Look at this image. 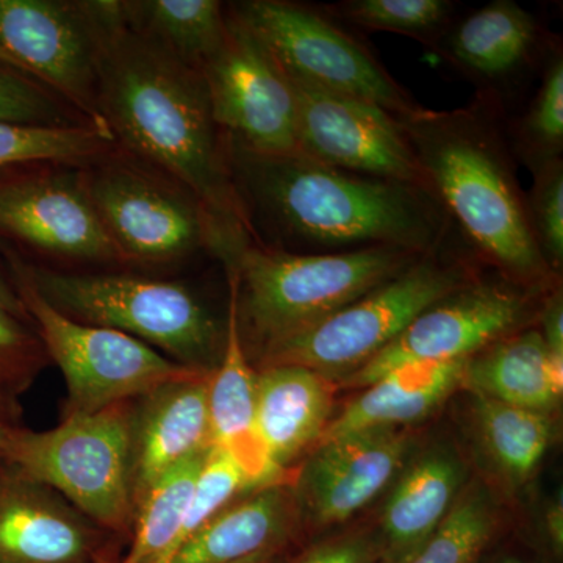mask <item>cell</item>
Masks as SVG:
<instances>
[{"label": "cell", "instance_id": "obj_27", "mask_svg": "<svg viewBox=\"0 0 563 563\" xmlns=\"http://www.w3.org/2000/svg\"><path fill=\"white\" fill-rule=\"evenodd\" d=\"M474 396V415L488 454L514 483L529 479L553 444L554 424L550 413Z\"/></svg>", "mask_w": 563, "mask_h": 563}, {"label": "cell", "instance_id": "obj_36", "mask_svg": "<svg viewBox=\"0 0 563 563\" xmlns=\"http://www.w3.org/2000/svg\"><path fill=\"white\" fill-rule=\"evenodd\" d=\"M383 555V540L369 533H351L314 544L292 563H374Z\"/></svg>", "mask_w": 563, "mask_h": 563}, {"label": "cell", "instance_id": "obj_41", "mask_svg": "<svg viewBox=\"0 0 563 563\" xmlns=\"http://www.w3.org/2000/svg\"><path fill=\"white\" fill-rule=\"evenodd\" d=\"M277 551L279 550L262 551V553L251 555V558H246L243 559V561L233 563H274V559H276Z\"/></svg>", "mask_w": 563, "mask_h": 563}, {"label": "cell", "instance_id": "obj_44", "mask_svg": "<svg viewBox=\"0 0 563 563\" xmlns=\"http://www.w3.org/2000/svg\"><path fill=\"white\" fill-rule=\"evenodd\" d=\"M7 433H9V431L0 428V457H2L3 454V446H5Z\"/></svg>", "mask_w": 563, "mask_h": 563}, {"label": "cell", "instance_id": "obj_35", "mask_svg": "<svg viewBox=\"0 0 563 563\" xmlns=\"http://www.w3.org/2000/svg\"><path fill=\"white\" fill-rule=\"evenodd\" d=\"M0 122L44 128L84 125L68 120L52 91L29 79L27 74L11 68H0Z\"/></svg>", "mask_w": 563, "mask_h": 563}, {"label": "cell", "instance_id": "obj_19", "mask_svg": "<svg viewBox=\"0 0 563 563\" xmlns=\"http://www.w3.org/2000/svg\"><path fill=\"white\" fill-rule=\"evenodd\" d=\"M331 380L299 365L255 373V435L276 472L317 446L331 422Z\"/></svg>", "mask_w": 563, "mask_h": 563}, {"label": "cell", "instance_id": "obj_45", "mask_svg": "<svg viewBox=\"0 0 563 563\" xmlns=\"http://www.w3.org/2000/svg\"><path fill=\"white\" fill-rule=\"evenodd\" d=\"M501 563H525L523 561H518V559H506Z\"/></svg>", "mask_w": 563, "mask_h": 563}, {"label": "cell", "instance_id": "obj_34", "mask_svg": "<svg viewBox=\"0 0 563 563\" xmlns=\"http://www.w3.org/2000/svg\"><path fill=\"white\" fill-rule=\"evenodd\" d=\"M531 192H526L529 222L548 269L555 277L563 268V158L533 169Z\"/></svg>", "mask_w": 563, "mask_h": 563}, {"label": "cell", "instance_id": "obj_3", "mask_svg": "<svg viewBox=\"0 0 563 563\" xmlns=\"http://www.w3.org/2000/svg\"><path fill=\"white\" fill-rule=\"evenodd\" d=\"M429 191L477 261L528 287H553L529 222L506 109L487 96L454 110L396 117Z\"/></svg>", "mask_w": 563, "mask_h": 563}, {"label": "cell", "instance_id": "obj_39", "mask_svg": "<svg viewBox=\"0 0 563 563\" xmlns=\"http://www.w3.org/2000/svg\"><path fill=\"white\" fill-rule=\"evenodd\" d=\"M547 536L550 540L551 548H553L555 555H562L563 550V504L562 498L555 501L553 506L548 509L547 518Z\"/></svg>", "mask_w": 563, "mask_h": 563}, {"label": "cell", "instance_id": "obj_38", "mask_svg": "<svg viewBox=\"0 0 563 563\" xmlns=\"http://www.w3.org/2000/svg\"><path fill=\"white\" fill-rule=\"evenodd\" d=\"M539 320L542 325L537 329L542 333L548 351L555 361L563 362V302L562 291L558 290V285L548 291Z\"/></svg>", "mask_w": 563, "mask_h": 563}, {"label": "cell", "instance_id": "obj_5", "mask_svg": "<svg viewBox=\"0 0 563 563\" xmlns=\"http://www.w3.org/2000/svg\"><path fill=\"white\" fill-rule=\"evenodd\" d=\"M457 231L435 250L426 252L398 276L384 282L357 301L324 320L269 344L261 365H299L331 383H343L373 361L433 302L462 287L477 274L476 255Z\"/></svg>", "mask_w": 563, "mask_h": 563}, {"label": "cell", "instance_id": "obj_31", "mask_svg": "<svg viewBox=\"0 0 563 563\" xmlns=\"http://www.w3.org/2000/svg\"><path fill=\"white\" fill-rule=\"evenodd\" d=\"M95 125L44 128L0 122V168L35 162H80L102 155L114 143Z\"/></svg>", "mask_w": 563, "mask_h": 563}, {"label": "cell", "instance_id": "obj_24", "mask_svg": "<svg viewBox=\"0 0 563 563\" xmlns=\"http://www.w3.org/2000/svg\"><path fill=\"white\" fill-rule=\"evenodd\" d=\"M463 479L461 459L448 450L428 451L404 466L384 507V555L417 553L454 506Z\"/></svg>", "mask_w": 563, "mask_h": 563}, {"label": "cell", "instance_id": "obj_14", "mask_svg": "<svg viewBox=\"0 0 563 563\" xmlns=\"http://www.w3.org/2000/svg\"><path fill=\"white\" fill-rule=\"evenodd\" d=\"M288 79L298 107L299 154L344 172L428 188L401 124L390 111Z\"/></svg>", "mask_w": 563, "mask_h": 563}, {"label": "cell", "instance_id": "obj_15", "mask_svg": "<svg viewBox=\"0 0 563 563\" xmlns=\"http://www.w3.org/2000/svg\"><path fill=\"white\" fill-rule=\"evenodd\" d=\"M543 25L514 0H493L454 18L433 54L477 85V95L501 103L533 69H542L553 46Z\"/></svg>", "mask_w": 563, "mask_h": 563}, {"label": "cell", "instance_id": "obj_12", "mask_svg": "<svg viewBox=\"0 0 563 563\" xmlns=\"http://www.w3.org/2000/svg\"><path fill=\"white\" fill-rule=\"evenodd\" d=\"M201 74L225 146L262 157L298 152L291 81L232 11L224 43Z\"/></svg>", "mask_w": 563, "mask_h": 563}, {"label": "cell", "instance_id": "obj_11", "mask_svg": "<svg viewBox=\"0 0 563 563\" xmlns=\"http://www.w3.org/2000/svg\"><path fill=\"white\" fill-rule=\"evenodd\" d=\"M85 190L124 261L166 263L210 247L224 261V240L201 203L184 190L129 165L81 173Z\"/></svg>", "mask_w": 563, "mask_h": 563}, {"label": "cell", "instance_id": "obj_22", "mask_svg": "<svg viewBox=\"0 0 563 563\" xmlns=\"http://www.w3.org/2000/svg\"><path fill=\"white\" fill-rule=\"evenodd\" d=\"M462 385L474 395L550 413L562 398L563 362L555 361L542 333L531 325L472 355Z\"/></svg>", "mask_w": 563, "mask_h": 563}, {"label": "cell", "instance_id": "obj_28", "mask_svg": "<svg viewBox=\"0 0 563 563\" xmlns=\"http://www.w3.org/2000/svg\"><path fill=\"white\" fill-rule=\"evenodd\" d=\"M207 451L166 473L136 503L132 547L122 563H161L168 555L179 536Z\"/></svg>", "mask_w": 563, "mask_h": 563}, {"label": "cell", "instance_id": "obj_33", "mask_svg": "<svg viewBox=\"0 0 563 563\" xmlns=\"http://www.w3.org/2000/svg\"><path fill=\"white\" fill-rule=\"evenodd\" d=\"M251 477L244 472L240 462L229 451L222 448L210 446L202 463L201 472L196 479L190 504L185 514L184 523L174 542L172 551L161 563H166L169 558L181 547V543L209 523L214 515L231 504L240 493L252 490ZM255 490V488H254Z\"/></svg>", "mask_w": 563, "mask_h": 563}, {"label": "cell", "instance_id": "obj_30", "mask_svg": "<svg viewBox=\"0 0 563 563\" xmlns=\"http://www.w3.org/2000/svg\"><path fill=\"white\" fill-rule=\"evenodd\" d=\"M324 10L354 27L409 36L429 51L457 16L451 0H343Z\"/></svg>", "mask_w": 563, "mask_h": 563}, {"label": "cell", "instance_id": "obj_17", "mask_svg": "<svg viewBox=\"0 0 563 563\" xmlns=\"http://www.w3.org/2000/svg\"><path fill=\"white\" fill-rule=\"evenodd\" d=\"M410 450L412 440L402 429L352 433L318 444L292 495L313 523H344L398 476Z\"/></svg>", "mask_w": 563, "mask_h": 563}, {"label": "cell", "instance_id": "obj_40", "mask_svg": "<svg viewBox=\"0 0 563 563\" xmlns=\"http://www.w3.org/2000/svg\"><path fill=\"white\" fill-rule=\"evenodd\" d=\"M0 306L16 317L18 320L27 321L29 313L25 310L24 303H22L20 296L16 295L13 290H11L10 285L7 284L5 280L0 277Z\"/></svg>", "mask_w": 563, "mask_h": 563}, {"label": "cell", "instance_id": "obj_16", "mask_svg": "<svg viewBox=\"0 0 563 563\" xmlns=\"http://www.w3.org/2000/svg\"><path fill=\"white\" fill-rule=\"evenodd\" d=\"M0 233L76 261H124L88 198L81 173L0 184Z\"/></svg>", "mask_w": 563, "mask_h": 563}, {"label": "cell", "instance_id": "obj_29", "mask_svg": "<svg viewBox=\"0 0 563 563\" xmlns=\"http://www.w3.org/2000/svg\"><path fill=\"white\" fill-rule=\"evenodd\" d=\"M510 146L517 161L529 172L562 158L563 152V52L554 41L542 69L540 84L525 113L507 124Z\"/></svg>", "mask_w": 563, "mask_h": 563}, {"label": "cell", "instance_id": "obj_18", "mask_svg": "<svg viewBox=\"0 0 563 563\" xmlns=\"http://www.w3.org/2000/svg\"><path fill=\"white\" fill-rule=\"evenodd\" d=\"M211 373L163 385L143 396V407L133 417L132 432L135 506L166 473L209 450Z\"/></svg>", "mask_w": 563, "mask_h": 563}, {"label": "cell", "instance_id": "obj_26", "mask_svg": "<svg viewBox=\"0 0 563 563\" xmlns=\"http://www.w3.org/2000/svg\"><path fill=\"white\" fill-rule=\"evenodd\" d=\"M121 11L129 27L192 69H202L228 33L229 13L217 0L121 2Z\"/></svg>", "mask_w": 563, "mask_h": 563}, {"label": "cell", "instance_id": "obj_2", "mask_svg": "<svg viewBox=\"0 0 563 563\" xmlns=\"http://www.w3.org/2000/svg\"><path fill=\"white\" fill-rule=\"evenodd\" d=\"M228 155L252 240L263 231L272 240L265 246L291 254L429 252L455 233L421 185L344 172L299 152L262 157L228 147Z\"/></svg>", "mask_w": 563, "mask_h": 563}, {"label": "cell", "instance_id": "obj_20", "mask_svg": "<svg viewBox=\"0 0 563 563\" xmlns=\"http://www.w3.org/2000/svg\"><path fill=\"white\" fill-rule=\"evenodd\" d=\"M229 317L221 361L209 383L210 446L229 451L251 477L255 490L280 483L255 435V373L242 336L235 274L229 269Z\"/></svg>", "mask_w": 563, "mask_h": 563}, {"label": "cell", "instance_id": "obj_43", "mask_svg": "<svg viewBox=\"0 0 563 563\" xmlns=\"http://www.w3.org/2000/svg\"><path fill=\"white\" fill-rule=\"evenodd\" d=\"M413 554L401 555V558H387V555H383V562L380 563H407Z\"/></svg>", "mask_w": 563, "mask_h": 563}, {"label": "cell", "instance_id": "obj_8", "mask_svg": "<svg viewBox=\"0 0 563 563\" xmlns=\"http://www.w3.org/2000/svg\"><path fill=\"white\" fill-rule=\"evenodd\" d=\"M231 11L291 79L376 103L393 117H410L422 109L369 47L324 7L246 0Z\"/></svg>", "mask_w": 563, "mask_h": 563}, {"label": "cell", "instance_id": "obj_37", "mask_svg": "<svg viewBox=\"0 0 563 563\" xmlns=\"http://www.w3.org/2000/svg\"><path fill=\"white\" fill-rule=\"evenodd\" d=\"M41 343L10 312L0 306V376L29 369L38 358Z\"/></svg>", "mask_w": 563, "mask_h": 563}, {"label": "cell", "instance_id": "obj_23", "mask_svg": "<svg viewBox=\"0 0 563 563\" xmlns=\"http://www.w3.org/2000/svg\"><path fill=\"white\" fill-rule=\"evenodd\" d=\"M466 361L468 358L409 366L387 374L363 388L361 395L329 422L318 444L352 433L401 429L422 420L461 387Z\"/></svg>", "mask_w": 563, "mask_h": 563}, {"label": "cell", "instance_id": "obj_21", "mask_svg": "<svg viewBox=\"0 0 563 563\" xmlns=\"http://www.w3.org/2000/svg\"><path fill=\"white\" fill-rule=\"evenodd\" d=\"M88 553L87 526L43 485L0 481V563H81Z\"/></svg>", "mask_w": 563, "mask_h": 563}, {"label": "cell", "instance_id": "obj_32", "mask_svg": "<svg viewBox=\"0 0 563 563\" xmlns=\"http://www.w3.org/2000/svg\"><path fill=\"white\" fill-rule=\"evenodd\" d=\"M495 529V507L484 488L463 495L407 563H473Z\"/></svg>", "mask_w": 563, "mask_h": 563}, {"label": "cell", "instance_id": "obj_4", "mask_svg": "<svg viewBox=\"0 0 563 563\" xmlns=\"http://www.w3.org/2000/svg\"><path fill=\"white\" fill-rule=\"evenodd\" d=\"M424 254L404 247L291 254L251 240L225 265L235 274L240 328L262 352L357 301Z\"/></svg>", "mask_w": 563, "mask_h": 563}, {"label": "cell", "instance_id": "obj_10", "mask_svg": "<svg viewBox=\"0 0 563 563\" xmlns=\"http://www.w3.org/2000/svg\"><path fill=\"white\" fill-rule=\"evenodd\" d=\"M555 285L528 287L498 272L492 279L476 274L422 310L383 352L342 385L365 388L409 366L465 361L504 336L531 328Z\"/></svg>", "mask_w": 563, "mask_h": 563}, {"label": "cell", "instance_id": "obj_25", "mask_svg": "<svg viewBox=\"0 0 563 563\" xmlns=\"http://www.w3.org/2000/svg\"><path fill=\"white\" fill-rule=\"evenodd\" d=\"M295 517V495L282 483L257 488L192 533L166 563H233L279 550Z\"/></svg>", "mask_w": 563, "mask_h": 563}, {"label": "cell", "instance_id": "obj_1", "mask_svg": "<svg viewBox=\"0 0 563 563\" xmlns=\"http://www.w3.org/2000/svg\"><path fill=\"white\" fill-rule=\"evenodd\" d=\"M101 20L98 106L129 151L190 192L235 254L252 233L211 113L201 70L174 58L122 18L121 2H96Z\"/></svg>", "mask_w": 563, "mask_h": 563}, {"label": "cell", "instance_id": "obj_6", "mask_svg": "<svg viewBox=\"0 0 563 563\" xmlns=\"http://www.w3.org/2000/svg\"><path fill=\"white\" fill-rule=\"evenodd\" d=\"M21 268L40 295L70 320L128 333L202 372H213L221 361L225 329L184 285L131 274Z\"/></svg>", "mask_w": 563, "mask_h": 563}, {"label": "cell", "instance_id": "obj_7", "mask_svg": "<svg viewBox=\"0 0 563 563\" xmlns=\"http://www.w3.org/2000/svg\"><path fill=\"white\" fill-rule=\"evenodd\" d=\"M133 415L125 402L66 415L51 431H9L2 457L20 476L51 487L96 523L120 531L135 512Z\"/></svg>", "mask_w": 563, "mask_h": 563}, {"label": "cell", "instance_id": "obj_9", "mask_svg": "<svg viewBox=\"0 0 563 563\" xmlns=\"http://www.w3.org/2000/svg\"><path fill=\"white\" fill-rule=\"evenodd\" d=\"M14 266L18 296L65 377L66 415L99 412L163 385L211 373L165 357L128 333L70 320L40 295L21 265Z\"/></svg>", "mask_w": 563, "mask_h": 563}, {"label": "cell", "instance_id": "obj_13", "mask_svg": "<svg viewBox=\"0 0 563 563\" xmlns=\"http://www.w3.org/2000/svg\"><path fill=\"white\" fill-rule=\"evenodd\" d=\"M101 35L96 2L0 0V44L11 57L111 133L98 106Z\"/></svg>", "mask_w": 563, "mask_h": 563}, {"label": "cell", "instance_id": "obj_42", "mask_svg": "<svg viewBox=\"0 0 563 563\" xmlns=\"http://www.w3.org/2000/svg\"><path fill=\"white\" fill-rule=\"evenodd\" d=\"M0 65L7 66V68L20 70V73L22 74H27L25 73L24 68H22V66L20 65V62L14 60V58L11 57V55L9 54V52H7L5 47H3L2 44H0Z\"/></svg>", "mask_w": 563, "mask_h": 563}]
</instances>
